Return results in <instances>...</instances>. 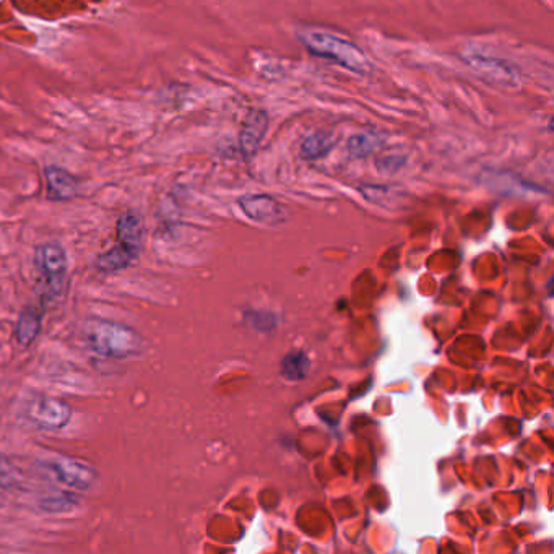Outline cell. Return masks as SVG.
Returning a JSON list of instances; mask_svg holds the SVG:
<instances>
[{
    "instance_id": "obj_1",
    "label": "cell",
    "mask_w": 554,
    "mask_h": 554,
    "mask_svg": "<svg viewBox=\"0 0 554 554\" xmlns=\"http://www.w3.org/2000/svg\"><path fill=\"white\" fill-rule=\"evenodd\" d=\"M83 338L93 353L109 360H126L145 347L142 335L121 322L90 319L83 325Z\"/></svg>"
},
{
    "instance_id": "obj_2",
    "label": "cell",
    "mask_w": 554,
    "mask_h": 554,
    "mask_svg": "<svg viewBox=\"0 0 554 554\" xmlns=\"http://www.w3.org/2000/svg\"><path fill=\"white\" fill-rule=\"evenodd\" d=\"M143 251V223L139 215L127 212L117 220L116 246L104 252L96 260L100 272L117 273L129 269L139 260Z\"/></svg>"
},
{
    "instance_id": "obj_3",
    "label": "cell",
    "mask_w": 554,
    "mask_h": 554,
    "mask_svg": "<svg viewBox=\"0 0 554 554\" xmlns=\"http://www.w3.org/2000/svg\"><path fill=\"white\" fill-rule=\"evenodd\" d=\"M299 41L314 56L337 62L343 69L350 70L353 74L366 75L371 72L368 57L364 56V52L348 39L325 31H304L299 33Z\"/></svg>"
},
{
    "instance_id": "obj_4",
    "label": "cell",
    "mask_w": 554,
    "mask_h": 554,
    "mask_svg": "<svg viewBox=\"0 0 554 554\" xmlns=\"http://www.w3.org/2000/svg\"><path fill=\"white\" fill-rule=\"evenodd\" d=\"M35 265L41 275L48 298H56L64 290L65 275H67V252L57 243L41 244L36 249Z\"/></svg>"
},
{
    "instance_id": "obj_5",
    "label": "cell",
    "mask_w": 554,
    "mask_h": 554,
    "mask_svg": "<svg viewBox=\"0 0 554 554\" xmlns=\"http://www.w3.org/2000/svg\"><path fill=\"white\" fill-rule=\"evenodd\" d=\"M465 61L481 78L491 85L504 88V90H516L520 87V72L516 65L507 62L501 57L488 56L480 51L465 52Z\"/></svg>"
},
{
    "instance_id": "obj_6",
    "label": "cell",
    "mask_w": 554,
    "mask_h": 554,
    "mask_svg": "<svg viewBox=\"0 0 554 554\" xmlns=\"http://www.w3.org/2000/svg\"><path fill=\"white\" fill-rule=\"evenodd\" d=\"M26 418L36 428L43 431H59L69 425L72 420V408L62 400L52 399L46 395H39L31 399L26 405Z\"/></svg>"
},
{
    "instance_id": "obj_7",
    "label": "cell",
    "mask_w": 554,
    "mask_h": 554,
    "mask_svg": "<svg viewBox=\"0 0 554 554\" xmlns=\"http://www.w3.org/2000/svg\"><path fill=\"white\" fill-rule=\"evenodd\" d=\"M46 465L54 478L70 490L90 491L100 480V473L96 472L91 465L65 455L54 457Z\"/></svg>"
},
{
    "instance_id": "obj_8",
    "label": "cell",
    "mask_w": 554,
    "mask_h": 554,
    "mask_svg": "<svg viewBox=\"0 0 554 554\" xmlns=\"http://www.w3.org/2000/svg\"><path fill=\"white\" fill-rule=\"evenodd\" d=\"M269 124V114L265 113L264 109H251L244 117L241 135H239V147L244 158L251 160L252 156L259 152L260 145L269 130Z\"/></svg>"
},
{
    "instance_id": "obj_9",
    "label": "cell",
    "mask_w": 554,
    "mask_h": 554,
    "mask_svg": "<svg viewBox=\"0 0 554 554\" xmlns=\"http://www.w3.org/2000/svg\"><path fill=\"white\" fill-rule=\"evenodd\" d=\"M239 205L247 217L264 225H277L283 221V208L270 195H246L239 200Z\"/></svg>"
},
{
    "instance_id": "obj_10",
    "label": "cell",
    "mask_w": 554,
    "mask_h": 554,
    "mask_svg": "<svg viewBox=\"0 0 554 554\" xmlns=\"http://www.w3.org/2000/svg\"><path fill=\"white\" fill-rule=\"evenodd\" d=\"M48 181V195L52 200L74 199L78 194V182L72 174L61 168L46 169Z\"/></svg>"
},
{
    "instance_id": "obj_11",
    "label": "cell",
    "mask_w": 554,
    "mask_h": 554,
    "mask_svg": "<svg viewBox=\"0 0 554 554\" xmlns=\"http://www.w3.org/2000/svg\"><path fill=\"white\" fill-rule=\"evenodd\" d=\"M43 327V311L39 308H26L20 314L15 327V340L20 347H30L38 338Z\"/></svg>"
},
{
    "instance_id": "obj_12",
    "label": "cell",
    "mask_w": 554,
    "mask_h": 554,
    "mask_svg": "<svg viewBox=\"0 0 554 554\" xmlns=\"http://www.w3.org/2000/svg\"><path fill=\"white\" fill-rule=\"evenodd\" d=\"M334 145V135L327 134V132H316L303 140L299 153L304 160H321L324 156L329 155Z\"/></svg>"
},
{
    "instance_id": "obj_13",
    "label": "cell",
    "mask_w": 554,
    "mask_h": 554,
    "mask_svg": "<svg viewBox=\"0 0 554 554\" xmlns=\"http://www.w3.org/2000/svg\"><path fill=\"white\" fill-rule=\"evenodd\" d=\"M309 358L304 351H291L290 355L285 356L282 363V376L288 381H301L308 376Z\"/></svg>"
},
{
    "instance_id": "obj_14",
    "label": "cell",
    "mask_w": 554,
    "mask_h": 554,
    "mask_svg": "<svg viewBox=\"0 0 554 554\" xmlns=\"http://www.w3.org/2000/svg\"><path fill=\"white\" fill-rule=\"evenodd\" d=\"M381 143L382 139L377 134H371V132L356 134L348 142V153L353 158H366V156L373 155Z\"/></svg>"
},
{
    "instance_id": "obj_15",
    "label": "cell",
    "mask_w": 554,
    "mask_h": 554,
    "mask_svg": "<svg viewBox=\"0 0 554 554\" xmlns=\"http://www.w3.org/2000/svg\"><path fill=\"white\" fill-rule=\"evenodd\" d=\"M77 503V498H74L72 494H62V496H52V498L44 499L41 507L48 512H65L77 506Z\"/></svg>"
},
{
    "instance_id": "obj_16",
    "label": "cell",
    "mask_w": 554,
    "mask_h": 554,
    "mask_svg": "<svg viewBox=\"0 0 554 554\" xmlns=\"http://www.w3.org/2000/svg\"><path fill=\"white\" fill-rule=\"evenodd\" d=\"M20 478H22V475L18 472V468L0 455V486L2 488H13V486L20 483Z\"/></svg>"
}]
</instances>
